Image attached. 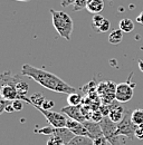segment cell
<instances>
[{
    "label": "cell",
    "mask_w": 143,
    "mask_h": 145,
    "mask_svg": "<svg viewBox=\"0 0 143 145\" xmlns=\"http://www.w3.org/2000/svg\"><path fill=\"white\" fill-rule=\"evenodd\" d=\"M20 72L22 76L31 78L36 83H38L40 86L45 87L46 89L56 91V93H63V94L76 93V89L74 87L68 85L66 82H64L57 75L51 72H47L45 69L34 67L29 64H24Z\"/></svg>",
    "instance_id": "obj_1"
},
{
    "label": "cell",
    "mask_w": 143,
    "mask_h": 145,
    "mask_svg": "<svg viewBox=\"0 0 143 145\" xmlns=\"http://www.w3.org/2000/svg\"><path fill=\"white\" fill-rule=\"evenodd\" d=\"M19 80V76H14L10 72L0 74V98L9 102L19 99V94L16 88V84Z\"/></svg>",
    "instance_id": "obj_2"
},
{
    "label": "cell",
    "mask_w": 143,
    "mask_h": 145,
    "mask_svg": "<svg viewBox=\"0 0 143 145\" xmlns=\"http://www.w3.org/2000/svg\"><path fill=\"white\" fill-rule=\"evenodd\" d=\"M51 15L54 27L59 36L65 38L66 40H71V35L73 33V20L71 16L64 11L54 9H51Z\"/></svg>",
    "instance_id": "obj_3"
},
{
    "label": "cell",
    "mask_w": 143,
    "mask_h": 145,
    "mask_svg": "<svg viewBox=\"0 0 143 145\" xmlns=\"http://www.w3.org/2000/svg\"><path fill=\"white\" fill-rule=\"evenodd\" d=\"M132 112L130 109H126L124 114V117L120 123H117V128H116V135L117 136H125L130 140L135 138V131H136V125L132 122L131 117Z\"/></svg>",
    "instance_id": "obj_4"
},
{
    "label": "cell",
    "mask_w": 143,
    "mask_h": 145,
    "mask_svg": "<svg viewBox=\"0 0 143 145\" xmlns=\"http://www.w3.org/2000/svg\"><path fill=\"white\" fill-rule=\"evenodd\" d=\"M132 74H130L129 79L125 83H121L116 85V91H115V101H117L119 103H126L132 99L133 95H134V88H135V84L131 83V78H132Z\"/></svg>",
    "instance_id": "obj_5"
},
{
    "label": "cell",
    "mask_w": 143,
    "mask_h": 145,
    "mask_svg": "<svg viewBox=\"0 0 143 145\" xmlns=\"http://www.w3.org/2000/svg\"><path fill=\"white\" fill-rule=\"evenodd\" d=\"M100 125L102 128L103 135L107 138V141L111 145H121L120 143V136L116 135V128L117 123H114L108 116H104L103 120L100 122Z\"/></svg>",
    "instance_id": "obj_6"
},
{
    "label": "cell",
    "mask_w": 143,
    "mask_h": 145,
    "mask_svg": "<svg viewBox=\"0 0 143 145\" xmlns=\"http://www.w3.org/2000/svg\"><path fill=\"white\" fill-rule=\"evenodd\" d=\"M116 85L113 82H102L97 86V93L101 96L102 104L110 105L115 101Z\"/></svg>",
    "instance_id": "obj_7"
},
{
    "label": "cell",
    "mask_w": 143,
    "mask_h": 145,
    "mask_svg": "<svg viewBox=\"0 0 143 145\" xmlns=\"http://www.w3.org/2000/svg\"><path fill=\"white\" fill-rule=\"evenodd\" d=\"M38 109L47 120V122L54 127L60 128V127H66V123H67V118L68 116H66L64 113H57V112H53V110H47L41 107H35Z\"/></svg>",
    "instance_id": "obj_8"
},
{
    "label": "cell",
    "mask_w": 143,
    "mask_h": 145,
    "mask_svg": "<svg viewBox=\"0 0 143 145\" xmlns=\"http://www.w3.org/2000/svg\"><path fill=\"white\" fill-rule=\"evenodd\" d=\"M62 113H64L66 116L71 117L73 120H76V121L82 122V123H84L85 121H87L86 117H85V115H84L83 109H82V107L79 105L78 106H71V105H68L66 107H63L62 108Z\"/></svg>",
    "instance_id": "obj_9"
},
{
    "label": "cell",
    "mask_w": 143,
    "mask_h": 145,
    "mask_svg": "<svg viewBox=\"0 0 143 145\" xmlns=\"http://www.w3.org/2000/svg\"><path fill=\"white\" fill-rule=\"evenodd\" d=\"M66 127L71 131L72 133H74V135H81V136H89V134L86 129V127L84 125V123L78 122L76 120H73L71 117L67 118V123H66Z\"/></svg>",
    "instance_id": "obj_10"
},
{
    "label": "cell",
    "mask_w": 143,
    "mask_h": 145,
    "mask_svg": "<svg viewBox=\"0 0 143 145\" xmlns=\"http://www.w3.org/2000/svg\"><path fill=\"white\" fill-rule=\"evenodd\" d=\"M125 110L123 106H121L119 104L117 101H114L112 104H110V113H108V117L114 122V123H120L122 121V118L124 117Z\"/></svg>",
    "instance_id": "obj_11"
},
{
    "label": "cell",
    "mask_w": 143,
    "mask_h": 145,
    "mask_svg": "<svg viewBox=\"0 0 143 145\" xmlns=\"http://www.w3.org/2000/svg\"><path fill=\"white\" fill-rule=\"evenodd\" d=\"M84 125L86 127V129H87L89 134V137L92 140H95L100 136H103V132H102L100 123H96V122H93V121H85Z\"/></svg>",
    "instance_id": "obj_12"
},
{
    "label": "cell",
    "mask_w": 143,
    "mask_h": 145,
    "mask_svg": "<svg viewBox=\"0 0 143 145\" xmlns=\"http://www.w3.org/2000/svg\"><path fill=\"white\" fill-rule=\"evenodd\" d=\"M86 9L91 14H100L104 9V0H89Z\"/></svg>",
    "instance_id": "obj_13"
},
{
    "label": "cell",
    "mask_w": 143,
    "mask_h": 145,
    "mask_svg": "<svg viewBox=\"0 0 143 145\" xmlns=\"http://www.w3.org/2000/svg\"><path fill=\"white\" fill-rule=\"evenodd\" d=\"M64 145H93V140L89 136L75 135L68 143Z\"/></svg>",
    "instance_id": "obj_14"
},
{
    "label": "cell",
    "mask_w": 143,
    "mask_h": 145,
    "mask_svg": "<svg viewBox=\"0 0 143 145\" xmlns=\"http://www.w3.org/2000/svg\"><path fill=\"white\" fill-rule=\"evenodd\" d=\"M123 40V31L121 29L113 30L108 36V42L112 45H119Z\"/></svg>",
    "instance_id": "obj_15"
},
{
    "label": "cell",
    "mask_w": 143,
    "mask_h": 145,
    "mask_svg": "<svg viewBox=\"0 0 143 145\" xmlns=\"http://www.w3.org/2000/svg\"><path fill=\"white\" fill-rule=\"evenodd\" d=\"M120 29L123 31V33H131L134 30V22L129 18H124L120 21V25H119Z\"/></svg>",
    "instance_id": "obj_16"
},
{
    "label": "cell",
    "mask_w": 143,
    "mask_h": 145,
    "mask_svg": "<svg viewBox=\"0 0 143 145\" xmlns=\"http://www.w3.org/2000/svg\"><path fill=\"white\" fill-rule=\"evenodd\" d=\"M131 117H132V122L139 126V125H143V109L142 108H138L134 109L131 114Z\"/></svg>",
    "instance_id": "obj_17"
},
{
    "label": "cell",
    "mask_w": 143,
    "mask_h": 145,
    "mask_svg": "<svg viewBox=\"0 0 143 145\" xmlns=\"http://www.w3.org/2000/svg\"><path fill=\"white\" fill-rule=\"evenodd\" d=\"M82 96L77 93H72V94H68V97H67V103L68 105L71 106H78L81 105L82 103Z\"/></svg>",
    "instance_id": "obj_18"
},
{
    "label": "cell",
    "mask_w": 143,
    "mask_h": 145,
    "mask_svg": "<svg viewBox=\"0 0 143 145\" xmlns=\"http://www.w3.org/2000/svg\"><path fill=\"white\" fill-rule=\"evenodd\" d=\"M29 99H30V104L34 107H41L43 104H44V102L46 101L45 97L41 94H34Z\"/></svg>",
    "instance_id": "obj_19"
},
{
    "label": "cell",
    "mask_w": 143,
    "mask_h": 145,
    "mask_svg": "<svg viewBox=\"0 0 143 145\" xmlns=\"http://www.w3.org/2000/svg\"><path fill=\"white\" fill-rule=\"evenodd\" d=\"M104 20H105V18H104L101 14H96V15L93 16V18H92V27L95 29L96 33H97L98 28L101 27V25L103 24Z\"/></svg>",
    "instance_id": "obj_20"
},
{
    "label": "cell",
    "mask_w": 143,
    "mask_h": 145,
    "mask_svg": "<svg viewBox=\"0 0 143 145\" xmlns=\"http://www.w3.org/2000/svg\"><path fill=\"white\" fill-rule=\"evenodd\" d=\"M54 132H55V127L52 126V125L35 129V133H37V134H43V135H48V136L54 135Z\"/></svg>",
    "instance_id": "obj_21"
},
{
    "label": "cell",
    "mask_w": 143,
    "mask_h": 145,
    "mask_svg": "<svg viewBox=\"0 0 143 145\" xmlns=\"http://www.w3.org/2000/svg\"><path fill=\"white\" fill-rule=\"evenodd\" d=\"M47 145H64V142L62 138H59L58 136H51L47 141Z\"/></svg>",
    "instance_id": "obj_22"
},
{
    "label": "cell",
    "mask_w": 143,
    "mask_h": 145,
    "mask_svg": "<svg viewBox=\"0 0 143 145\" xmlns=\"http://www.w3.org/2000/svg\"><path fill=\"white\" fill-rule=\"evenodd\" d=\"M93 145H111V143L107 141V138L103 135L95 140H93Z\"/></svg>",
    "instance_id": "obj_23"
},
{
    "label": "cell",
    "mask_w": 143,
    "mask_h": 145,
    "mask_svg": "<svg viewBox=\"0 0 143 145\" xmlns=\"http://www.w3.org/2000/svg\"><path fill=\"white\" fill-rule=\"evenodd\" d=\"M110 28H111V22H110L108 19L105 18V20L103 21V24L101 25V27L98 28L97 33H106V31L110 30Z\"/></svg>",
    "instance_id": "obj_24"
},
{
    "label": "cell",
    "mask_w": 143,
    "mask_h": 145,
    "mask_svg": "<svg viewBox=\"0 0 143 145\" xmlns=\"http://www.w3.org/2000/svg\"><path fill=\"white\" fill-rule=\"evenodd\" d=\"M103 115H102V113L100 112V110H95L93 114H92V116H91V121H93V122H96V123H100L102 120H103Z\"/></svg>",
    "instance_id": "obj_25"
},
{
    "label": "cell",
    "mask_w": 143,
    "mask_h": 145,
    "mask_svg": "<svg viewBox=\"0 0 143 145\" xmlns=\"http://www.w3.org/2000/svg\"><path fill=\"white\" fill-rule=\"evenodd\" d=\"M14 108H15V112H20L24 108V105H22V101L21 99H16V101H12L11 102Z\"/></svg>",
    "instance_id": "obj_26"
},
{
    "label": "cell",
    "mask_w": 143,
    "mask_h": 145,
    "mask_svg": "<svg viewBox=\"0 0 143 145\" xmlns=\"http://www.w3.org/2000/svg\"><path fill=\"white\" fill-rule=\"evenodd\" d=\"M54 106H55V103H54V101H49V99H46V101L44 102V104H43L41 108L47 109V110H51L52 108H54Z\"/></svg>",
    "instance_id": "obj_27"
},
{
    "label": "cell",
    "mask_w": 143,
    "mask_h": 145,
    "mask_svg": "<svg viewBox=\"0 0 143 145\" xmlns=\"http://www.w3.org/2000/svg\"><path fill=\"white\" fill-rule=\"evenodd\" d=\"M135 137L138 140H143V125H139L135 131Z\"/></svg>",
    "instance_id": "obj_28"
},
{
    "label": "cell",
    "mask_w": 143,
    "mask_h": 145,
    "mask_svg": "<svg viewBox=\"0 0 143 145\" xmlns=\"http://www.w3.org/2000/svg\"><path fill=\"white\" fill-rule=\"evenodd\" d=\"M9 103H10L9 101H5V99L0 98V114H2L3 112H6V107H7V105Z\"/></svg>",
    "instance_id": "obj_29"
},
{
    "label": "cell",
    "mask_w": 143,
    "mask_h": 145,
    "mask_svg": "<svg viewBox=\"0 0 143 145\" xmlns=\"http://www.w3.org/2000/svg\"><path fill=\"white\" fill-rule=\"evenodd\" d=\"M76 1H77V0H62L60 5H62L63 7H68V6H71V5H74Z\"/></svg>",
    "instance_id": "obj_30"
},
{
    "label": "cell",
    "mask_w": 143,
    "mask_h": 145,
    "mask_svg": "<svg viewBox=\"0 0 143 145\" xmlns=\"http://www.w3.org/2000/svg\"><path fill=\"white\" fill-rule=\"evenodd\" d=\"M6 112H7V113H12V112H15V108H14V106H12L11 102L7 105V107H6Z\"/></svg>",
    "instance_id": "obj_31"
},
{
    "label": "cell",
    "mask_w": 143,
    "mask_h": 145,
    "mask_svg": "<svg viewBox=\"0 0 143 145\" xmlns=\"http://www.w3.org/2000/svg\"><path fill=\"white\" fill-rule=\"evenodd\" d=\"M136 21H138L139 24H142L143 25V12H141V14L136 17Z\"/></svg>",
    "instance_id": "obj_32"
},
{
    "label": "cell",
    "mask_w": 143,
    "mask_h": 145,
    "mask_svg": "<svg viewBox=\"0 0 143 145\" xmlns=\"http://www.w3.org/2000/svg\"><path fill=\"white\" fill-rule=\"evenodd\" d=\"M14 1H21V2H27V1H29V0H14Z\"/></svg>",
    "instance_id": "obj_33"
}]
</instances>
